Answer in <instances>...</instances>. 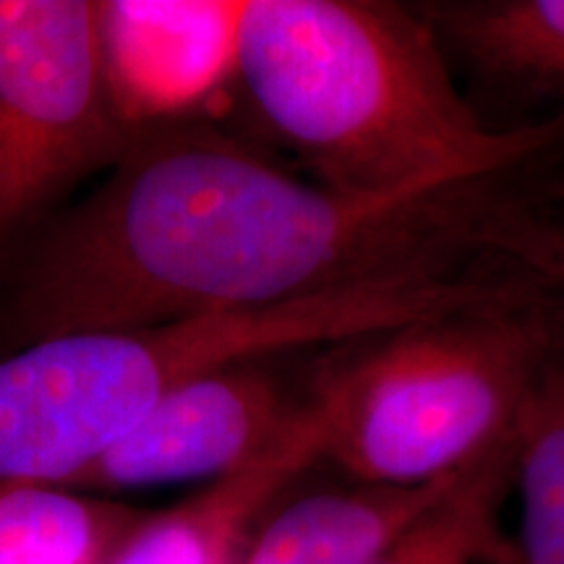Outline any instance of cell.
<instances>
[{
  "label": "cell",
  "mask_w": 564,
  "mask_h": 564,
  "mask_svg": "<svg viewBox=\"0 0 564 564\" xmlns=\"http://www.w3.org/2000/svg\"><path fill=\"white\" fill-rule=\"evenodd\" d=\"M512 486V436L470 465L457 481L364 564H514L502 531Z\"/></svg>",
  "instance_id": "obj_12"
},
{
  "label": "cell",
  "mask_w": 564,
  "mask_h": 564,
  "mask_svg": "<svg viewBox=\"0 0 564 564\" xmlns=\"http://www.w3.org/2000/svg\"><path fill=\"white\" fill-rule=\"evenodd\" d=\"M457 478L423 489L356 484L345 491L308 494L267 520L241 564H364Z\"/></svg>",
  "instance_id": "obj_9"
},
{
  "label": "cell",
  "mask_w": 564,
  "mask_h": 564,
  "mask_svg": "<svg viewBox=\"0 0 564 564\" xmlns=\"http://www.w3.org/2000/svg\"><path fill=\"white\" fill-rule=\"evenodd\" d=\"M144 520L84 491L11 484L0 491V564H108Z\"/></svg>",
  "instance_id": "obj_11"
},
{
  "label": "cell",
  "mask_w": 564,
  "mask_h": 564,
  "mask_svg": "<svg viewBox=\"0 0 564 564\" xmlns=\"http://www.w3.org/2000/svg\"><path fill=\"white\" fill-rule=\"evenodd\" d=\"M243 0L100 3L108 87L126 126L173 116L236 76Z\"/></svg>",
  "instance_id": "obj_7"
},
{
  "label": "cell",
  "mask_w": 564,
  "mask_h": 564,
  "mask_svg": "<svg viewBox=\"0 0 564 564\" xmlns=\"http://www.w3.org/2000/svg\"><path fill=\"white\" fill-rule=\"evenodd\" d=\"M9 486H11V484H9ZM3 489H6V486H0V491H3Z\"/></svg>",
  "instance_id": "obj_15"
},
{
  "label": "cell",
  "mask_w": 564,
  "mask_h": 564,
  "mask_svg": "<svg viewBox=\"0 0 564 564\" xmlns=\"http://www.w3.org/2000/svg\"><path fill=\"white\" fill-rule=\"evenodd\" d=\"M236 79L316 183L352 199L502 181L564 144V116L486 126L426 17L384 0H243Z\"/></svg>",
  "instance_id": "obj_2"
},
{
  "label": "cell",
  "mask_w": 564,
  "mask_h": 564,
  "mask_svg": "<svg viewBox=\"0 0 564 564\" xmlns=\"http://www.w3.org/2000/svg\"><path fill=\"white\" fill-rule=\"evenodd\" d=\"M419 11L442 47L481 74L564 100V0H463Z\"/></svg>",
  "instance_id": "obj_10"
},
{
  "label": "cell",
  "mask_w": 564,
  "mask_h": 564,
  "mask_svg": "<svg viewBox=\"0 0 564 564\" xmlns=\"http://www.w3.org/2000/svg\"><path fill=\"white\" fill-rule=\"evenodd\" d=\"M322 419L308 400L272 447L186 502L150 514L108 564H232L253 520L322 460Z\"/></svg>",
  "instance_id": "obj_8"
},
{
  "label": "cell",
  "mask_w": 564,
  "mask_h": 564,
  "mask_svg": "<svg viewBox=\"0 0 564 564\" xmlns=\"http://www.w3.org/2000/svg\"><path fill=\"white\" fill-rule=\"evenodd\" d=\"M491 251L512 259L564 303V225L549 223L514 202L491 230Z\"/></svg>",
  "instance_id": "obj_14"
},
{
  "label": "cell",
  "mask_w": 564,
  "mask_h": 564,
  "mask_svg": "<svg viewBox=\"0 0 564 564\" xmlns=\"http://www.w3.org/2000/svg\"><path fill=\"white\" fill-rule=\"evenodd\" d=\"M507 295L505 280L421 270L249 312L42 337L0 361V486H63L204 373L358 343Z\"/></svg>",
  "instance_id": "obj_3"
},
{
  "label": "cell",
  "mask_w": 564,
  "mask_h": 564,
  "mask_svg": "<svg viewBox=\"0 0 564 564\" xmlns=\"http://www.w3.org/2000/svg\"><path fill=\"white\" fill-rule=\"evenodd\" d=\"M499 181L371 202L293 178L238 141L171 131L118 171L40 253L24 324L42 337L278 306L491 253Z\"/></svg>",
  "instance_id": "obj_1"
},
{
  "label": "cell",
  "mask_w": 564,
  "mask_h": 564,
  "mask_svg": "<svg viewBox=\"0 0 564 564\" xmlns=\"http://www.w3.org/2000/svg\"><path fill=\"white\" fill-rule=\"evenodd\" d=\"M369 345L316 387L322 460L358 486L457 478L514 432L556 345L535 293L429 316Z\"/></svg>",
  "instance_id": "obj_4"
},
{
  "label": "cell",
  "mask_w": 564,
  "mask_h": 564,
  "mask_svg": "<svg viewBox=\"0 0 564 564\" xmlns=\"http://www.w3.org/2000/svg\"><path fill=\"white\" fill-rule=\"evenodd\" d=\"M100 3L0 0V236L76 175L123 154Z\"/></svg>",
  "instance_id": "obj_5"
},
{
  "label": "cell",
  "mask_w": 564,
  "mask_h": 564,
  "mask_svg": "<svg viewBox=\"0 0 564 564\" xmlns=\"http://www.w3.org/2000/svg\"><path fill=\"white\" fill-rule=\"evenodd\" d=\"M299 411L251 366L204 373L175 387L133 432L61 489L87 494L220 481L272 447Z\"/></svg>",
  "instance_id": "obj_6"
},
{
  "label": "cell",
  "mask_w": 564,
  "mask_h": 564,
  "mask_svg": "<svg viewBox=\"0 0 564 564\" xmlns=\"http://www.w3.org/2000/svg\"><path fill=\"white\" fill-rule=\"evenodd\" d=\"M514 564H564V348L549 352L512 432Z\"/></svg>",
  "instance_id": "obj_13"
}]
</instances>
